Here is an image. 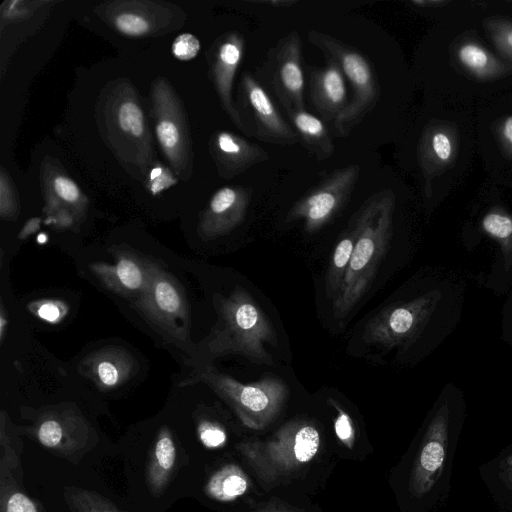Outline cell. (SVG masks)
I'll use <instances>...</instances> for the list:
<instances>
[{
	"label": "cell",
	"instance_id": "obj_1",
	"mask_svg": "<svg viewBox=\"0 0 512 512\" xmlns=\"http://www.w3.org/2000/svg\"><path fill=\"white\" fill-rule=\"evenodd\" d=\"M425 84L430 96L472 108L512 90V65L485 40L472 0H460L434 23L425 49Z\"/></svg>",
	"mask_w": 512,
	"mask_h": 512
},
{
	"label": "cell",
	"instance_id": "obj_2",
	"mask_svg": "<svg viewBox=\"0 0 512 512\" xmlns=\"http://www.w3.org/2000/svg\"><path fill=\"white\" fill-rule=\"evenodd\" d=\"M476 155L473 108L430 96L414 141L415 170L429 207L461 184Z\"/></svg>",
	"mask_w": 512,
	"mask_h": 512
},
{
	"label": "cell",
	"instance_id": "obj_3",
	"mask_svg": "<svg viewBox=\"0 0 512 512\" xmlns=\"http://www.w3.org/2000/svg\"><path fill=\"white\" fill-rule=\"evenodd\" d=\"M214 305L217 321L196 345L192 356L196 367L213 364L216 358L227 355H240L253 364L273 366V357L265 345L277 346V333L250 293L235 286L228 296L216 294Z\"/></svg>",
	"mask_w": 512,
	"mask_h": 512
},
{
	"label": "cell",
	"instance_id": "obj_4",
	"mask_svg": "<svg viewBox=\"0 0 512 512\" xmlns=\"http://www.w3.org/2000/svg\"><path fill=\"white\" fill-rule=\"evenodd\" d=\"M99 130L112 152L144 184L156 160L152 136L136 90L118 79L103 89L97 107Z\"/></svg>",
	"mask_w": 512,
	"mask_h": 512
},
{
	"label": "cell",
	"instance_id": "obj_5",
	"mask_svg": "<svg viewBox=\"0 0 512 512\" xmlns=\"http://www.w3.org/2000/svg\"><path fill=\"white\" fill-rule=\"evenodd\" d=\"M395 206V192L384 189L369 196L355 213L359 233L345 278L332 300L336 318H345L370 287L390 245Z\"/></svg>",
	"mask_w": 512,
	"mask_h": 512
},
{
	"label": "cell",
	"instance_id": "obj_6",
	"mask_svg": "<svg viewBox=\"0 0 512 512\" xmlns=\"http://www.w3.org/2000/svg\"><path fill=\"white\" fill-rule=\"evenodd\" d=\"M321 437L310 421L292 420L266 440L242 441L236 446L266 487L284 484L307 467L318 454Z\"/></svg>",
	"mask_w": 512,
	"mask_h": 512
},
{
	"label": "cell",
	"instance_id": "obj_7",
	"mask_svg": "<svg viewBox=\"0 0 512 512\" xmlns=\"http://www.w3.org/2000/svg\"><path fill=\"white\" fill-rule=\"evenodd\" d=\"M203 383L229 405L241 423L254 430L267 427L278 416L288 396V386L278 377L241 383L213 364L197 366L179 387Z\"/></svg>",
	"mask_w": 512,
	"mask_h": 512
},
{
	"label": "cell",
	"instance_id": "obj_8",
	"mask_svg": "<svg viewBox=\"0 0 512 512\" xmlns=\"http://www.w3.org/2000/svg\"><path fill=\"white\" fill-rule=\"evenodd\" d=\"M147 262V284L131 304L166 341L192 357L196 346L190 338L191 313L186 292L178 279L161 264L152 260Z\"/></svg>",
	"mask_w": 512,
	"mask_h": 512
},
{
	"label": "cell",
	"instance_id": "obj_9",
	"mask_svg": "<svg viewBox=\"0 0 512 512\" xmlns=\"http://www.w3.org/2000/svg\"><path fill=\"white\" fill-rule=\"evenodd\" d=\"M22 417L30 423L16 426L21 436L75 465L99 442L96 430L74 403L42 406Z\"/></svg>",
	"mask_w": 512,
	"mask_h": 512
},
{
	"label": "cell",
	"instance_id": "obj_10",
	"mask_svg": "<svg viewBox=\"0 0 512 512\" xmlns=\"http://www.w3.org/2000/svg\"><path fill=\"white\" fill-rule=\"evenodd\" d=\"M308 40L325 57L337 61L351 85L350 101L332 124L336 137H346L375 108L379 100L380 87L374 66L359 50L329 34L311 30Z\"/></svg>",
	"mask_w": 512,
	"mask_h": 512
},
{
	"label": "cell",
	"instance_id": "obj_11",
	"mask_svg": "<svg viewBox=\"0 0 512 512\" xmlns=\"http://www.w3.org/2000/svg\"><path fill=\"white\" fill-rule=\"evenodd\" d=\"M476 152L489 181L512 191V90L474 108Z\"/></svg>",
	"mask_w": 512,
	"mask_h": 512
},
{
	"label": "cell",
	"instance_id": "obj_12",
	"mask_svg": "<svg viewBox=\"0 0 512 512\" xmlns=\"http://www.w3.org/2000/svg\"><path fill=\"white\" fill-rule=\"evenodd\" d=\"M151 101L158 144L177 178L186 181L192 175L193 153L182 103L163 77L153 82Z\"/></svg>",
	"mask_w": 512,
	"mask_h": 512
},
{
	"label": "cell",
	"instance_id": "obj_13",
	"mask_svg": "<svg viewBox=\"0 0 512 512\" xmlns=\"http://www.w3.org/2000/svg\"><path fill=\"white\" fill-rule=\"evenodd\" d=\"M360 171V165L349 164L330 172L294 202L285 221L303 220L307 233L317 232L349 202Z\"/></svg>",
	"mask_w": 512,
	"mask_h": 512
},
{
	"label": "cell",
	"instance_id": "obj_14",
	"mask_svg": "<svg viewBox=\"0 0 512 512\" xmlns=\"http://www.w3.org/2000/svg\"><path fill=\"white\" fill-rule=\"evenodd\" d=\"M236 107L247 136L281 146L300 143L292 125L283 118L265 87L249 71L241 74Z\"/></svg>",
	"mask_w": 512,
	"mask_h": 512
},
{
	"label": "cell",
	"instance_id": "obj_15",
	"mask_svg": "<svg viewBox=\"0 0 512 512\" xmlns=\"http://www.w3.org/2000/svg\"><path fill=\"white\" fill-rule=\"evenodd\" d=\"M302 39L298 31H290L267 53L260 68L262 80L270 87L286 113L305 108V75Z\"/></svg>",
	"mask_w": 512,
	"mask_h": 512
},
{
	"label": "cell",
	"instance_id": "obj_16",
	"mask_svg": "<svg viewBox=\"0 0 512 512\" xmlns=\"http://www.w3.org/2000/svg\"><path fill=\"white\" fill-rule=\"evenodd\" d=\"M178 7L164 2L114 1L98 6V13L119 33L144 37L180 28L184 21Z\"/></svg>",
	"mask_w": 512,
	"mask_h": 512
},
{
	"label": "cell",
	"instance_id": "obj_17",
	"mask_svg": "<svg viewBox=\"0 0 512 512\" xmlns=\"http://www.w3.org/2000/svg\"><path fill=\"white\" fill-rule=\"evenodd\" d=\"M246 39L238 31L221 35L209 52V74L221 106L232 123L243 131V124L233 100V85L237 70L243 61Z\"/></svg>",
	"mask_w": 512,
	"mask_h": 512
},
{
	"label": "cell",
	"instance_id": "obj_18",
	"mask_svg": "<svg viewBox=\"0 0 512 512\" xmlns=\"http://www.w3.org/2000/svg\"><path fill=\"white\" fill-rule=\"evenodd\" d=\"M426 312L427 301L422 298L391 304L367 322L364 340L385 349L405 344L420 326Z\"/></svg>",
	"mask_w": 512,
	"mask_h": 512
},
{
	"label": "cell",
	"instance_id": "obj_19",
	"mask_svg": "<svg viewBox=\"0 0 512 512\" xmlns=\"http://www.w3.org/2000/svg\"><path fill=\"white\" fill-rule=\"evenodd\" d=\"M252 194L250 187L240 185L216 190L200 215L198 236L211 241L238 227L245 220Z\"/></svg>",
	"mask_w": 512,
	"mask_h": 512
},
{
	"label": "cell",
	"instance_id": "obj_20",
	"mask_svg": "<svg viewBox=\"0 0 512 512\" xmlns=\"http://www.w3.org/2000/svg\"><path fill=\"white\" fill-rule=\"evenodd\" d=\"M447 422L442 408L430 422L410 475L409 489L414 496L427 494L440 478L446 457Z\"/></svg>",
	"mask_w": 512,
	"mask_h": 512
},
{
	"label": "cell",
	"instance_id": "obj_21",
	"mask_svg": "<svg viewBox=\"0 0 512 512\" xmlns=\"http://www.w3.org/2000/svg\"><path fill=\"white\" fill-rule=\"evenodd\" d=\"M78 372L99 390H115L138 370L133 354L121 346H105L88 353L78 364Z\"/></svg>",
	"mask_w": 512,
	"mask_h": 512
},
{
	"label": "cell",
	"instance_id": "obj_22",
	"mask_svg": "<svg viewBox=\"0 0 512 512\" xmlns=\"http://www.w3.org/2000/svg\"><path fill=\"white\" fill-rule=\"evenodd\" d=\"M307 70L310 102L322 120L333 124L350 101L344 73L329 57L323 67L309 65Z\"/></svg>",
	"mask_w": 512,
	"mask_h": 512
},
{
	"label": "cell",
	"instance_id": "obj_23",
	"mask_svg": "<svg viewBox=\"0 0 512 512\" xmlns=\"http://www.w3.org/2000/svg\"><path fill=\"white\" fill-rule=\"evenodd\" d=\"M209 150L218 175L223 179L238 176L270 157L260 145L226 130L216 131L211 136Z\"/></svg>",
	"mask_w": 512,
	"mask_h": 512
},
{
	"label": "cell",
	"instance_id": "obj_24",
	"mask_svg": "<svg viewBox=\"0 0 512 512\" xmlns=\"http://www.w3.org/2000/svg\"><path fill=\"white\" fill-rule=\"evenodd\" d=\"M147 260L131 252L117 251L114 263L93 262L89 269L107 290L134 299L147 284Z\"/></svg>",
	"mask_w": 512,
	"mask_h": 512
},
{
	"label": "cell",
	"instance_id": "obj_25",
	"mask_svg": "<svg viewBox=\"0 0 512 512\" xmlns=\"http://www.w3.org/2000/svg\"><path fill=\"white\" fill-rule=\"evenodd\" d=\"M472 3L485 40L512 65V0H472Z\"/></svg>",
	"mask_w": 512,
	"mask_h": 512
},
{
	"label": "cell",
	"instance_id": "obj_26",
	"mask_svg": "<svg viewBox=\"0 0 512 512\" xmlns=\"http://www.w3.org/2000/svg\"><path fill=\"white\" fill-rule=\"evenodd\" d=\"M42 187L45 199L44 210L64 208L83 222L87 215L89 201L79 186L51 161L42 165Z\"/></svg>",
	"mask_w": 512,
	"mask_h": 512
},
{
	"label": "cell",
	"instance_id": "obj_27",
	"mask_svg": "<svg viewBox=\"0 0 512 512\" xmlns=\"http://www.w3.org/2000/svg\"><path fill=\"white\" fill-rule=\"evenodd\" d=\"M178 465V447L173 432L162 426L151 445L145 470L150 494L161 496L170 484Z\"/></svg>",
	"mask_w": 512,
	"mask_h": 512
},
{
	"label": "cell",
	"instance_id": "obj_28",
	"mask_svg": "<svg viewBox=\"0 0 512 512\" xmlns=\"http://www.w3.org/2000/svg\"><path fill=\"white\" fill-rule=\"evenodd\" d=\"M302 146L317 160L329 159L335 151L334 143L324 121L305 108L287 113Z\"/></svg>",
	"mask_w": 512,
	"mask_h": 512
},
{
	"label": "cell",
	"instance_id": "obj_29",
	"mask_svg": "<svg viewBox=\"0 0 512 512\" xmlns=\"http://www.w3.org/2000/svg\"><path fill=\"white\" fill-rule=\"evenodd\" d=\"M359 233V222L354 214L349 226L338 240L331 256L325 278L327 297L331 301L336 297L342 285L352 257Z\"/></svg>",
	"mask_w": 512,
	"mask_h": 512
},
{
	"label": "cell",
	"instance_id": "obj_30",
	"mask_svg": "<svg viewBox=\"0 0 512 512\" xmlns=\"http://www.w3.org/2000/svg\"><path fill=\"white\" fill-rule=\"evenodd\" d=\"M24 443L5 410L0 412V478L12 476L24 485L21 456Z\"/></svg>",
	"mask_w": 512,
	"mask_h": 512
},
{
	"label": "cell",
	"instance_id": "obj_31",
	"mask_svg": "<svg viewBox=\"0 0 512 512\" xmlns=\"http://www.w3.org/2000/svg\"><path fill=\"white\" fill-rule=\"evenodd\" d=\"M249 485L247 474L238 465L230 463L210 476L204 492L213 500L230 502L244 495Z\"/></svg>",
	"mask_w": 512,
	"mask_h": 512
},
{
	"label": "cell",
	"instance_id": "obj_32",
	"mask_svg": "<svg viewBox=\"0 0 512 512\" xmlns=\"http://www.w3.org/2000/svg\"><path fill=\"white\" fill-rule=\"evenodd\" d=\"M0 512H47L14 477L0 478Z\"/></svg>",
	"mask_w": 512,
	"mask_h": 512
},
{
	"label": "cell",
	"instance_id": "obj_33",
	"mask_svg": "<svg viewBox=\"0 0 512 512\" xmlns=\"http://www.w3.org/2000/svg\"><path fill=\"white\" fill-rule=\"evenodd\" d=\"M63 497L71 512H128L100 493L76 486H66Z\"/></svg>",
	"mask_w": 512,
	"mask_h": 512
},
{
	"label": "cell",
	"instance_id": "obj_34",
	"mask_svg": "<svg viewBox=\"0 0 512 512\" xmlns=\"http://www.w3.org/2000/svg\"><path fill=\"white\" fill-rule=\"evenodd\" d=\"M20 213L18 193L4 167L0 169V216L3 220L14 221Z\"/></svg>",
	"mask_w": 512,
	"mask_h": 512
},
{
	"label": "cell",
	"instance_id": "obj_35",
	"mask_svg": "<svg viewBox=\"0 0 512 512\" xmlns=\"http://www.w3.org/2000/svg\"><path fill=\"white\" fill-rule=\"evenodd\" d=\"M28 309L41 320L50 324H58L68 314L69 306L59 299H39L28 304Z\"/></svg>",
	"mask_w": 512,
	"mask_h": 512
},
{
	"label": "cell",
	"instance_id": "obj_36",
	"mask_svg": "<svg viewBox=\"0 0 512 512\" xmlns=\"http://www.w3.org/2000/svg\"><path fill=\"white\" fill-rule=\"evenodd\" d=\"M460 3V0H410L407 6L424 17L436 21L443 19L451 13Z\"/></svg>",
	"mask_w": 512,
	"mask_h": 512
},
{
	"label": "cell",
	"instance_id": "obj_37",
	"mask_svg": "<svg viewBox=\"0 0 512 512\" xmlns=\"http://www.w3.org/2000/svg\"><path fill=\"white\" fill-rule=\"evenodd\" d=\"M328 403L332 405L337 411V416L334 421V428L338 439L347 448L352 449L355 444L356 434L355 427L350 415L334 399L329 398Z\"/></svg>",
	"mask_w": 512,
	"mask_h": 512
},
{
	"label": "cell",
	"instance_id": "obj_38",
	"mask_svg": "<svg viewBox=\"0 0 512 512\" xmlns=\"http://www.w3.org/2000/svg\"><path fill=\"white\" fill-rule=\"evenodd\" d=\"M197 434L201 443L209 449L220 448L227 441V435L223 427L209 420H201L198 423Z\"/></svg>",
	"mask_w": 512,
	"mask_h": 512
},
{
	"label": "cell",
	"instance_id": "obj_39",
	"mask_svg": "<svg viewBox=\"0 0 512 512\" xmlns=\"http://www.w3.org/2000/svg\"><path fill=\"white\" fill-rule=\"evenodd\" d=\"M177 179L169 168L158 162L150 170L145 185L152 195H157L177 184Z\"/></svg>",
	"mask_w": 512,
	"mask_h": 512
},
{
	"label": "cell",
	"instance_id": "obj_40",
	"mask_svg": "<svg viewBox=\"0 0 512 512\" xmlns=\"http://www.w3.org/2000/svg\"><path fill=\"white\" fill-rule=\"evenodd\" d=\"M201 49L199 39L191 33H182L178 35L171 46L175 58L181 61L194 59Z\"/></svg>",
	"mask_w": 512,
	"mask_h": 512
},
{
	"label": "cell",
	"instance_id": "obj_41",
	"mask_svg": "<svg viewBox=\"0 0 512 512\" xmlns=\"http://www.w3.org/2000/svg\"><path fill=\"white\" fill-rule=\"evenodd\" d=\"M42 219L40 217H33L27 220V222L23 225L22 229L18 234V239L24 240L28 238L31 234L35 233L39 230Z\"/></svg>",
	"mask_w": 512,
	"mask_h": 512
},
{
	"label": "cell",
	"instance_id": "obj_42",
	"mask_svg": "<svg viewBox=\"0 0 512 512\" xmlns=\"http://www.w3.org/2000/svg\"><path fill=\"white\" fill-rule=\"evenodd\" d=\"M9 319L3 301L0 302V344L2 345L8 330Z\"/></svg>",
	"mask_w": 512,
	"mask_h": 512
},
{
	"label": "cell",
	"instance_id": "obj_43",
	"mask_svg": "<svg viewBox=\"0 0 512 512\" xmlns=\"http://www.w3.org/2000/svg\"><path fill=\"white\" fill-rule=\"evenodd\" d=\"M255 3L269 5L272 8H290L294 5L299 4L297 0H261L255 1Z\"/></svg>",
	"mask_w": 512,
	"mask_h": 512
},
{
	"label": "cell",
	"instance_id": "obj_44",
	"mask_svg": "<svg viewBox=\"0 0 512 512\" xmlns=\"http://www.w3.org/2000/svg\"><path fill=\"white\" fill-rule=\"evenodd\" d=\"M501 474L507 485L512 489V467L505 465Z\"/></svg>",
	"mask_w": 512,
	"mask_h": 512
},
{
	"label": "cell",
	"instance_id": "obj_45",
	"mask_svg": "<svg viewBox=\"0 0 512 512\" xmlns=\"http://www.w3.org/2000/svg\"><path fill=\"white\" fill-rule=\"evenodd\" d=\"M255 512H287V511H284V510H281V509H276V508H263V509H259Z\"/></svg>",
	"mask_w": 512,
	"mask_h": 512
},
{
	"label": "cell",
	"instance_id": "obj_46",
	"mask_svg": "<svg viewBox=\"0 0 512 512\" xmlns=\"http://www.w3.org/2000/svg\"><path fill=\"white\" fill-rule=\"evenodd\" d=\"M505 463L506 466L512 467V454L506 458Z\"/></svg>",
	"mask_w": 512,
	"mask_h": 512
}]
</instances>
